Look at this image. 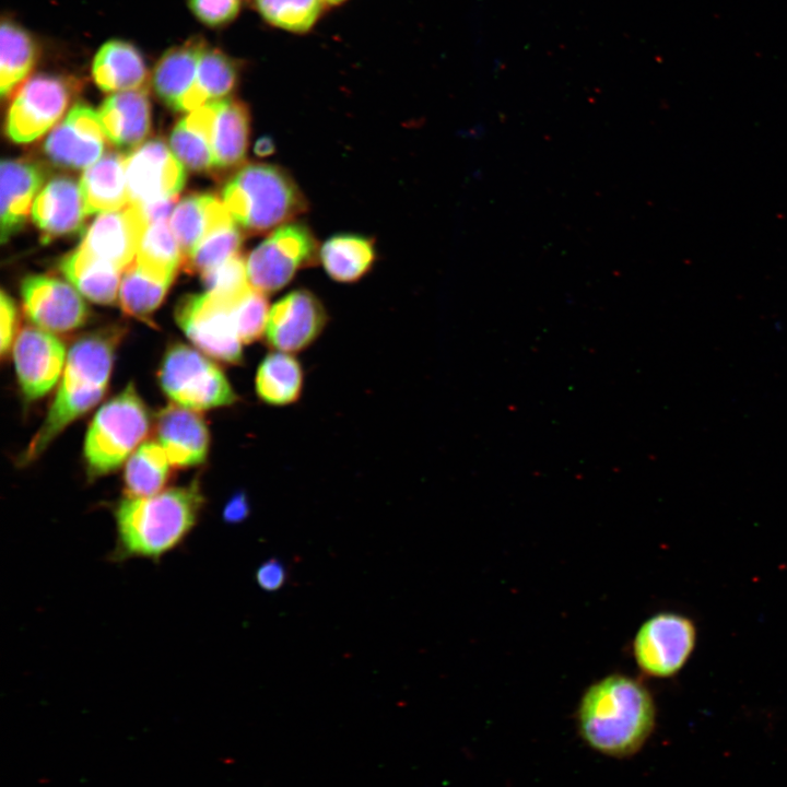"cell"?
<instances>
[{
  "label": "cell",
  "mask_w": 787,
  "mask_h": 787,
  "mask_svg": "<svg viewBox=\"0 0 787 787\" xmlns=\"http://www.w3.org/2000/svg\"><path fill=\"white\" fill-rule=\"evenodd\" d=\"M120 339L121 330L110 328L89 333L74 342L59 389L43 425L23 455L24 462L37 458L67 425L102 400Z\"/></svg>",
  "instance_id": "3957f363"
},
{
  "label": "cell",
  "mask_w": 787,
  "mask_h": 787,
  "mask_svg": "<svg viewBox=\"0 0 787 787\" xmlns=\"http://www.w3.org/2000/svg\"><path fill=\"white\" fill-rule=\"evenodd\" d=\"M254 150L258 156H268L274 151L273 141L268 137H262L257 140Z\"/></svg>",
  "instance_id": "ee69618b"
},
{
  "label": "cell",
  "mask_w": 787,
  "mask_h": 787,
  "mask_svg": "<svg viewBox=\"0 0 787 787\" xmlns=\"http://www.w3.org/2000/svg\"><path fill=\"white\" fill-rule=\"evenodd\" d=\"M213 168H231L244 160L249 139V111L235 98L211 102Z\"/></svg>",
  "instance_id": "44dd1931"
},
{
  "label": "cell",
  "mask_w": 787,
  "mask_h": 787,
  "mask_svg": "<svg viewBox=\"0 0 787 787\" xmlns=\"http://www.w3.org/2000/svg\"><path fill=\"white\" fill-rule=\"evenodd\" d=\"M325 1L330 2V3H337V2H340V1H342V0H325Z\"/></svg>",
  "instance_id": "f6af8a7d"
},
{
  "label": "cell",
  "mask_w": 787,
  "mask_h": 787,
  "mask_svg": "<svg viewBox=\"0 0 787 787\" xmlns=\"http://www.w3.org/2000/svg\"><path fill=\"white\" fill-rule=\"evenodd\" d=\"M201 277L209 293L232 306L251 287L246 262L238 254L205 271Z\"/></svg>",
  "instance_id": "8d00e7d4"
},
{
  "label": "cell",
  "mask_w": 787,
  "mask_h": 787,
  "mask_svg": "<svg viewBox=\"0 0 787 787\" xmlns=\"http://www.w3.org/2000/svg\"><path fill=\"white\" fill-rule=\"evenodd\" d=\"M156 435L173 467H193L207 458L210 435L195 410L178 404L165 407L156 418Z\"/></svg>",
  "instance_id": "e0dca14e"
},
{
  "label": "cell",
  "mask_w": 787,
  "mask_h": 787,
  "mask_svg": "<svg viewBox=\"0 0 787 787\" xmlns=\"http://www.w3.org/2000/svg\"><path fill=\"white\" fill-rule=\"evenodd\" d=\"M320 259L329 277L349 283L361 279L375 259L373 244L357 235H337L325 242Z\"/></svg>",
  "instance_id": "f546056e"
},
{
  "label": "cell",
  "mask_w": 787,
  "mask_h": 787,
  "mask_svg": "<svg viewBox=\"0 0 787 787\" xmlns=\"http://www.w3.org/2000/svg\"><path fill=\"white\" fill-rule=\"evenodd\" d=\"M193 15L203 24L212 27L223 26L235 19L239 11V0H187Z\"/></svg>",
  "instance_id": "f35d334b"
},
{
  "label": "cell",
  "mask_w": 787,
  "mask_h": 787,
  "mask_svg": "<svg viewBox=\"0 0 787 787\" xmlns=\"http://www.w3.org/2000/svg\"><path fill=\"white\" fill-rule=\"evenodd\" d=\"M233 220L223 201L209 193H193L177 203L171 228L184 260L216 227Z\"/></svg>",
  "instance_id": "7402d4cb"
},
{
  "label": "cell",
  "mask_w": 787,
  "mask_h": 787,
  "mask_svg": "<svg viewBox=\"0 0 787 787\" xmlns=\"http://www.w3.org/2000/svg\"><path fill=\"white\" fill-rule=\"evenodd\" d=\"M204 497L198 482L146 497L121 500L114 512L116 560H158L178 547L198 521Z\"/></svg>",
  "instance_id": "7a4b0ae2"
},
{
  "label": "cell",
  "mask_w": 787,
  "mask_h": 787,
  "mask_svg": "<svg viewBox=\"0 0 787 787\" xmlns=\"http://www.w3.org/2000/svg\"><path fill=\"white\" fill-rule=\"evenodd\" d=\"M202 40L192 38L172 47L157 61L152 74L156 95L171 108L178 110L185 95L192 89L198 71Z\"/></svg>",
  "instance_id": "d4e9b609"
},
{
  "label": "cell",
  "mask_w": 787,
  "mask_h": 787,
  "mask_svg": "<svg viewBox=\"0 0 787 787\" xmlns=\"http://www.w3.org/2000/svg\"><path fill=\"white\" fill-rule=\"evenodd\" d=\"M232 305L213 294H190L175 308V319L186 337L203 353L226 364L243 361Z\"/></svg>",
  "instance_id": "30bf717a"
},
{
  "label": "cell",
  "mask_w": 787,
  "mask_h": 787,
  "mask_svg": "<svg viewBox=\"0 0 787 787\" xmlns=\"http://www.w3.org/2000/svg\"><path fill=\"white\" fill-rule=\"evenodd\" d=\"M171 461L164 448L145 442L128 458L124 472L127 497H146L161 492L171 474Z\"/></svg>",
  "instance_id": "4dcf8cb0"
},
{
  "label": "cell",
  "mask_w": 787,
  "mask_h": 787,
  "mask_svg": "<svg viewBox=\"0 0 787 787\" xmlns=\"http://www.w3.org/2000/svg\"><path fill=\"white\" fill-rule=\"evenodd\" d=\"M186 181L184 164L161 139H152L126 156L129 203L176 197Z\"/></svg>",
  "instance_id": "8fae6325"
},
{
  "label": "cell",
  "mask_w": 787,
  "mask_h": 787,
  "mask_svg": "<svg viewBox=\"0 0 787 787\" xmlns=\"http://www.w3.org/2000/svg\"><path fill=\"white\" fill-rule=\"evenodd\" d=\"M249 514V504L244 493H236L223 509V519L227 524L243 521Z\"/></svg>",
  "instance_id": "7bdbcfd3"
},
{
  "label": "cell",
  "mask_w": 787,
  "mask_h": 787,
  "mask_svg": "<svg viewBox=\"0 0 787 787\" xmlns=\"http://www.w3.org/2000/svg\"><path fill=\"white\" fill-rule=\"evenodd\" d=\"M211 102L190 111L173 128L169 145L174 154L188 168L205 172L213 168L211 146Z\"/></svg>",
  "instance_id": "83f0119b"
},
{
  "label": "cell",
  "mask_w": 787,
  "mask_h": 787,
  "mask_svg": "<svg viewBox=\"0 0 787 787\" xmlns=\"http://www.w3.org/2000/svg\"><path fill=\"white\" fill-rule=\"evenodd\" d=\"M60 270L77 291L94 303L111 304L119 293L121 271L81 247L62 258Z\"/></svg>",
  "instance_id": "484cf974"
},
{
  "label": "cell",
  "mask_w": 787,
  "mask_h": 787,
  "mask_svg": "<svg viewBox=\"0 0 787 787\" xmlns=\"http://www.w3.org/2000/svg\"><path fill=\"white\" fill-rule=\"evenodd\" d=\"M42 165L30 160H3L1 163V243L24 225L35 195L45 179Z\"/></svg>",
  "instance_id": "ffe728a7"
},
{
  "label": "cell",
  "mask_w": 787,
  "mask_h": 787,
  "mask_svg": "<svg viewBox=\"0 0 787 787\" xmlns=\"http://www.w3.org/2000/svg\"><path fill=\"white\" fill-rule=\"evenodd\" d=\"M97 114L107 140L120 150L132 152L142 144L150 130L146 89L111 94Z\"/></svg>",
  "instance_id": "d6986e66"
},
{
  "label": "cell",
  "mask_w": 787,
  "mask_h": 787,
  "mask_svg": "<svg viewBox=\"0 0 787 787\" xmlns=\"http://www.w3.org/2000/svg\"><path fill=\"white\" fill-rule=\"evenodd\" d=\"M695 644L696 627L691 619L676 612H659L639 626L632 649L643 673L663 679L684 667Z\"/></svg>",
  "instance_id": "ba28073f"
},
{
  "label": "cell",
  "mask_w": 787,
  "mask_h": 787,
  "mask_svg": "<svg viewBox=\"0 0 787 787\" xmlns=\"http://www.w3.org/2000/svg\"><path fill=\"white\" fill-rule=\"evenodd\" d=\"M12 354L20 387L28 400L50 391L67 361L63 343L38 327H25L19 332Z\"/></svg>",
  "instance_id": "4fadbf2b"
},
{
  "label": "cell",
  "mask_w": 787,
  "mask_h": 787,
  "mask_svg": "<svg viewBox=\"0 0 787 787\" xmlns=\"http://www.w3.org/2000/svg\"><path fill=\"white\" fill-rule=\"evenodd\" d=\"M303 387V369L299 362L285 352H271L260 363L255 388L258 397L272 406L295 402Z\"/></svg>",
  "instance_id": "f1b7e54d"
},
{
  "label": "cell",
  "mask_w": 787,
  "mask_h": 787,
  "mask_svg": "<svg viewBox=\"0 0 787 787\" xmlns=\"http://www.w3.org/2000/svg\"><path fill=\"white\" fill-rule=\"evenodd\" d=\"M316 250V240L306 226L296 223L279 226L246 260L250 286L265 294L279 291L298 269L314 261Z\"/></svg>",
  "instance_id": "9c48e42d"
},
{
  "label": "cell",
  "mask_w": 787,
  "mask_h": 787,
  "mask_svg": "<svg viewBox=\"0 0 787 787\" xmlns=\"http://www.w3.org/2000/svg\"><path fill=\"white\" fill-rule=\"evenodd\" d=\"M326 320L325 308L314 294L307 290L292 291L270 308L267 342L281 352H299L320 334Z\"/></svg>",
  "instance_id": "9a60e30c"
},
{
  "label": "cell",
  "mask_w": 787,
  "mask_h": 787,
  "mask_svg": "<svg viewBox=\"0 0 787 787\" xmlns=\"http://www.w3.org/2000/svg\"><path fill=\"white\" fill-rule=\"evenodd\" d=\"M28 318L48 332L64 333L83 326L89 309L74 286L54 277L30 275L21 285Z\"/></svg>",
  "instance_id": "7c38bea8"
},
{
  "label": "cell",
  "mask_w": 787,
  "mask_h": 787,
  "mask_svg": "<svg viewBox=\"0 0 787 787\" xmlns=\"http://www.w3.org/2000/svg\"><path fill=\"white\" fill-rule=\"evenodd\" d=\"M172 282L142 270L134 261L125 271L119 286V303L125 314L148 318L163 302Z\"/></svg>",
  "instance_id": "836d02e7"
},
{
  "label": "cell",
  "mask_w": 787,
  "mask_h": 787,
  "mask_svg": "<svg viewBox=\"0 0 787 787\" xmlns=\"http://www.w3.org/2000/svg\"><path fill=\"white\" fill-rule=\"evenodd\" d=\"M87 215L105 213L129 203L126 155L109 152L85 168L80 180Z\"/></svg>",
  "instance_id": "cb8c5ba5"
},
{
  "label": "cell",
  "mask_w": 787,
  "mask_h": 787,
  "mask_svg": "<svg viewBox=\"0 0 787 787\" xmlns=\"http://www.w3.org/2000/svg\"><path fill=\"white\" fill-rule=\"evenodd\" d=\"M576 720L578 733L589 748L607 756L629 757L651 735L656 706L642 682L613 673L587 688Z\"/></svg>",
  "instance_id": "6da1fadb"
},
{
  "label": "cell",
  "mask_w": 787,
  "mask_h": 787,
  "mask_svg": "<svg viewBox=\"0 0 787 787\" xmlns=\"http://www.w3.org/2000/svg\"><path fill=\"white\" fill-rule=\"evenodd\" d=\"M236 81L235 61L221 50L204 44L199 58L196 82L183 98L178 110L192 111L210 102L222 99L232 92Z\"/></svg>",
  "instance_id": "4316f807"
},
{
  "label": "cell",
  "mask_w": 787,
  "mask_h": 787,
  "mask_svg": "<svg viewBox=\"0 0 787 787\" xmlns=\"http://www.w3.org/2000/svg\"><path fill=\"white\" fill-rule=\"evenodd\" d=\"M269 312L265 293L252 287L233 305V319L243 343H251L261 338L266 331Z\"/></svg>",
  "instance_id": "74e56055"
},
{
  "label": "cell",
  "mask_w": 787,
  "mask_h": 787,
  "mask_svg": "<svg viewBox=\"0 0 787 787\" xmlns=\"http://www.w3.org/2000/svg\"><path fill=\"white\" fill-rule=\"evenodd\" d=\"M134 262L145 272L173 282L184 256L167 220L148 225Z\"/></svg>",
  "instance_id": "d6a6232c"
},
{
  "label": "cell",
  "mask_w": 787,
  "mask_h": 787,
  "mask_svg": "<svg viewBox=\"0 0 787 787\" xmlns=\"http://www.w3.org/2000/svg\"><path fill=\"white\" fill-rule=\"evenodd\" d=\"M148 225L139 205L128 203L98 215L86 230L80 247L124 272L136 260Z\"/></svg>",
  "instance_id": "2e32d148"
},
{
  "label": "cell",
  "mask_w": 787,
  "mask_h": 787,
  "mask_svg": "<svg viewBox=\"0 0 787 787\" xmlns=\"http://www.w3.org/2000/svg\"><path fill=\"white\" fill-rule=\"evenodd\" d=\"M86 216L80 184L67 176L50 179L32 205L33 221L45 242L81 232Z\"/></svg>",
  "instance_id": "ac0fdd59"
},
{
  "label": "cell",
  "mask_w": 787,
  "mask_h": 787,
  "mask_svg": "<svg viewBox=\"0 0 787 787\" xmlns=\"http://www.w3.org/2000/svg\"><path fill=\"white\" fill-rule=\"evenodd\" d=\"M0 352L2 359L12 349L17 326V312L13 299L4 291L0 297Z\"/></svg>",
  "instance_id": "ab89813d"
},
{
  "label": "cell",
  "mask_w": 787,
  "mask_h": 787,
  "mask_svg": "<svg viewBox=\"0 0 787 787\" xmlns=\"http://www.w3.org/2000/svg\"><path fill=\"white\" fill-rule=\"evenodd\" d=\"M150 428L148 408L129 384L104 403L90 423L84 458L91 478L105 475L133 454Z\"/></svg>",
  "instance_id": "5b68a950"
},
{
  "label": "cell",
  "mask_w": 787,
  "mask_h": 787,
  "mask_svg": "<svg viewBox=\"0 0 787 787\" xmlns=\"http://www.w3.org/2000/svg\"><path fill=\"white\" fill-rule=\"evenodd\" d=\"M78 84L61 75L39 73L19 86L5 121L8 137L27 143L48 131L63 115Z\"/></svg>",
  "instance_id": "52a82bcc"
},
{
  "label": "cell",
  "mask_w": 787,
  "mask_h": 787,
  "mask_svg": "<svg viewBox=\"0 0 787 787\" xmlns=\"http://www.w3.org/2000/svg\"><path fill=\"white\" fill-rule=\"evenodd\" d=\"M0 93H12L35 64L37 49L30 33L12 20L1 24Z\"/></svg>",
  "instance_id": "1f68e13d"
},
{
  "label": "cell",
  "mask_w": 787,
  "mask_h": 787,
  "mask_svg": "<svg viewBox=\"0 0 787 787\" xmlns=\"http://www.w3.org/2000/svg\"><path fill=\"white\" fill-rule=\"evenodd\" d=\"M158 383L167 397L180 407L201 411L236 401V395L224 373L198 351L173 344L158 369Z\"/></svg>",
  "instance_id": "8992f818"
},
{
  "label": "cell",
  "mask_w": 787,
  "mask_h": 787,
  "mask_svg": "<svg viewBox=\"0 0 787 787\" xmlns=\"http://www.w3.org/2000/svg\"><path fill=\"white\" fill-rule=\"evenodd\" d=\"M92 77L102 91L118 93L144 89L148 70L140 51L132 44L111 39L97 50Z\"/></svg>",
  "instance_id": "603a6c76"
},
{
  "label": "cell",
  "mask_w": 787,
  "mask_h": 787,
  "mask_svg": "<svg viewBox=\"0 0 787 787\" xmlns=\"http://www.w3.org/2000/svg\"><path fill=\"white\" fill-rule=\"evenodd\" d=\"M256 4L268 22L294 32L308 30L321 9L320 0H256Z\"/></svg>",
  "instance_id": "d590c367"
},
{
  "label": "cell",
  "mask_w": 787,
  "mask_h": 787,
  "mask_svg": "<svg viewBox=\"0 0 787 787\" xmlns=\"http://www.w3.org/2000/svg\"><path fill=\"white\" fill-rule=\"evenodd\" d=\"M222 201L238 226L263 233L305 210V200L293 179L280 167L248 164L226 183Z\"/></svg>",
  "instance_id": "277c9868"
},
{
  "label": "cell",
  "mask_w": 787,
  "mask_h": 787,
  "mask_svg": "<svg viewBox=\"0 0 787 787\" xmlns=\"http://www.w3.org/2000/svg\"><path fill=\"white\" fill-rule=\"evenodd\" d=\"M106 139L97 111L80 103L50 131L43 151L57 166L87 168L99 160Z\"/></svg>",
  "instance_id": "5bb4252c"
},
{
  "label": "cell",
  "mask_w": 787,
  "mask_h": 787,
  "mask_svg": "<svg viewBox=\"0 0 787 787\" xmlns=\"http://www.w3.org/2000/svg\"><path fill=\"white\" fill-rule=\"evenodd\" d=\"M243 242L238 225L231 220L213 230L184 260L190 273H204L237 255Z\"/></svg>",
  "instance_id": "e575fe53"
},
{
  "label": "cell",
  "mask_w": 787,
  "mask_h": 787,
  "mask_svg": "<svg viewBox=\"0 0 787 787\" xmlns=\"http://www.w3.org/2000/svg\"><path fill=\"white\" fill-rule=\"evenodd\" d=\"M257 584L267 591L279 590L287 579L285 566L278 559H269L263 562L257 569Z\"/></svg>",
  "instance_id": "60d3db41"
},
{
  "label": "cell",
  "mask_w": 787,
  "mask_h": 787,
  "mask_svg": "<svg viewBox=\"0 0 787 787\" xmlns=\"http://www.w3.org/2000/svg\"><path fill=\"white\" fill-rule=\"evenodd\" d=\"M178 197L158 199L143 204H137L141 209L148 224L168 220L173 213Z\"/></svg>",
  "instance_id": "b9f144b4"
}]
</instances>
